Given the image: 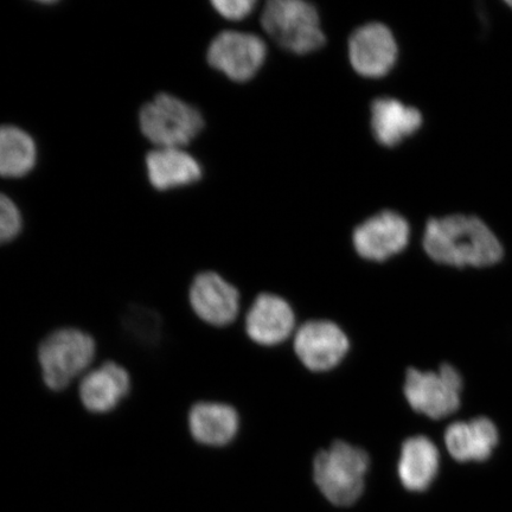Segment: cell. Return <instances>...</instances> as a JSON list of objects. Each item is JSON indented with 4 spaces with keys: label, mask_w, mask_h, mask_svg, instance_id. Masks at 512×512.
<instances>
[{
    "label": "cell",
    "mask_w": 512,
    "mask_h": 512,
    "mask_svg": "<svg viewBox=\"0 0 512 512\" xmlns=\"http://www.w3.org/2000/svg\"><path fill=\"white\" fill-rule=\"evenodd\" d=\"M145 164L150 184L159 191L188 187L201 181L203 176L198 160L177 147L151 151Z\"/></svg>",
    "instance_id": "9a60e30c"
},
{
    "label": "cell",
    "mask_w": 512,
    "mask_h": 512,
    "mask_svg": "<svg viewBox=\"0 0 512 512\" xmlns=\"http://www.w3.org/2000/svg\"><path fill=\"white\" fill-rule=\"evenodd\" d=\"M261 25L273 41L293 54H311L325 43L318 11L304 0H271L262 10Z\"/></svg>",
    "instance_id": "277c9868"
},
{
    "label": "cell",
    "mask_w": 512,
    "mask_h": 512,
    "mask_svg": "<svg viewBox=\"0 0 512 512\" xmlns=\"http://www.w3.org/2000/svg\"><path fill=\"white\" fill-rule=\"evenodd\" d=\"M296 316L285 299L271 293H262L254 300L246 316L249 338L262 347H274L293 334Z\"/></svg>",
    "instance_id": "7c38bea8"
},
{
    "label": "cell",
    "mask_w": 512,
    "mask_h": 512,
    "mask_svg": "<svg viewBox=\"0 0 512 512\" xmlns=\"http://www.w3.org/2000/svg\"><path fill=\"white\" fill-rule=\"evenodd\" d=\"M440 454L437 446L426 437L409 438L401 448L400 482L408 491L424 492L437 478Z\"/></svg>",
    "instance_id": "ac0fdd59"
},
{
    "label": "cell",
    "mask_w": 512,
    "mask_h": 512,
    "mask_svg": "<svg viewBox=\"0 0 512 512\" xmlns=\"http://www.w3.org/2000/svg\"><path fill=\"white\" fill-rule=\"evenodd\" d=\"M463 387L462 375L445 363L438 373L408 369L403 393L413 411L440 420L458 411Z\"/></svg>",
    "instance_id": "8992f818"
},
{
    "label": "cell",
    "mask_w": 512,
    "mask_h": 512,
    "mask_svg": "<svg viewBox=\"0 0 512 512\" xmlns=\"http://www.w3.org/2000/svg\"><path fill=\"white\" fill-rule=\"evenodd\" d=\"M411 228L405 217L395 211H382L355 229L352 243L363 259L382 262L405 251Z\"/></svg>",
    "instance_id": "8fae6325"
},
{
    "label": "cell",
    "mask_w": 512,
    "mask_h": 512,
    "mask_svg": "<svg viewBox=\"0 0 512 512\" xmlns=\"http://www.w3.org/2000/svg\"><path fill=\"white\" fill-rule=\"evenodd\" d=\"M95 356L96 343L87 332L75 328L51 332L37 350L43 383L53 392H62L88 373Z\"/></svg>",
    "instance_id": "3957f363"
},
{
    "label": "cell",
    "mask_w": 512,
    "mask_h": 512,
    "mask_svg": "<svg viewBox=\"0 0 512 512\" xmlns=\"http://www.w3.org/2000/svg\"><path fill=\"white\" fill-rule=\"evenodd\" d=\"M369 465L366 451L339 440L329 450L317 453L313 462V478L330 503L350 507L363 494Z\"/></svg>",
    "instance_id": "7a4b0ae2"
},
{
    "label": "cell",
    "mask_w": 512,
    "mask_h": 512,
    "mask_svg": "<svg viewBox=\"0 0 512 512\" xmlns=\"http://www.w3.org/2000/svg\"><path fill=\"white\" fill-rule=\"evenodd\" d=\"M267 57L266 43L251 32L223 31L211 41L207 60L234 82H247L259 73Z\"/></svg>",
    "instance_id": "52a82bcc"
},
{
    "label": "cell",
    "mask_w": 512,
    "mask_h": 512,
    "mask_svg": "<svg viewBox=\"0 0 512 512\" xmlns=\"http://www.w3.org/2000/svg\"><path fill=\"white\" fill-rule=\"evenodd\" d=\"M124 320L127 330L132 332L134 338L150 344L158 341L162 320L157 312L145 307L131 306Z\"/></svg>",
    "instance_id": "ffe728a7"
},
{
    "label": "cell",
    "mask_w": 512,
    "mask_h": 512,
    "mask_svg": "<svg viewBox=\"0 0 512 512\" xmlns=\"http://www.w3.org/2000/svg\"><path fill=\"white\" fill-rule=\"evenodd\" d=\"M23 227L21 211L10 197H0V240L3 243L15 240Z\"/></svg>",
    "instance_id": "44dd1931"
},
{
    "label": "cell",
    "mask_w": 512,
    "mask_h": 512,
    "mask_svg": "<svg viewBox=\"0 0 512 512\" xmlns=\"http://www.w3.org/2000/svg\"><path fill=\"white\" fill-rule=\"evenodd\" d=\"M131 392V376L118 363L108 361L88 371L79 384L83 408L93 414L114 411Z\"/></svg>",
    "instance_id": "4fadbf2b"
},
{
    "label": "cell",
    "mask_w": 512,
    "mask_h": 512,
    "mask_svg": "<svg viewBox=\"0 0 512 512\" xmlns=\"http://www.w3.org/2000/svg\"><path fill=\"white\" fill-rule=\"evenodd\" d=\"M370 125L377 142L394 147L420 130L422 114L400 100L381 98L371 105Z\"/></svg>",
    "instance_id": "e0dca14e"
},
{
    "label": "cell",
    "mask_w": 512,
    "mask_h": 512,
    "mask_svg": "<svg viewBox=\"0 0 512 512\" xmlns=\"http://www.w3.org/2000/svg\"><path fill=\"white\" fill-rule=\"evenodd\" d=\"M214 10L227 21L239 22L252 15L254 0H215L211 3Z\"/></svg>",
    "instance_id": "7402d4cb"
},
{
    "label": "cell",
    "mask_w": 512,
    "mask_h": 512,
    "mask_svg": "<svg viewBox=\"0 0 512 512\" xmlns=\"http://www.w3.org/2000/svg\"><path fill=\"white\" fill-rule=\"evenodd\" d=\"M507 4L512 8V2H508Z\"/></svg>",
    "instance_id": "603a6c76"
},
{
    "label": "cell",
    "mask_w": 512,
    "mask_h": 512,
    "mask_svg": "<svg viewBox=\"0 0 512 512\" xmlns=\"http://www.w3.org/2000/svg\"><path fill=\"white\" fill-rule=\"evenodd\" d=\"M188 427L197 444L224 447L232 444L238 437L240 415L227 403L197 402L190 408Z\"/></svg>",
    "instance_id": "5bb4252c"
},
{
    "label": "cell",
    "mask_w": 512,
    "mask_h": 512,
    "mask_svg": "<svg viewBox=\"0 0 512 512\" xmlns=\"http://www.w3.org/2000/svg\"><path fill=\"white\" fill-rule=\"evenodd\" d=\"M189 304L202 322L224 328L239 316L240 292L219 273L201 272L190 285Z\"/></svg>",
    "instance_id": "30bf717a"
},
{
    "label": "cell",
    "mask_w": 512,
    "mask_h": 512,
    "mask_svg": "<svg viewBox=\"0 0 512 512\" xmlns=\"http://www.w3.org/2000/svg\"><path fill=\"white\" fill-rule=\"evenodd\" d=\"M37 163V146L28 132L5 125L0 131V174L21 178L30 174Z\"/></svg>",
    "instance_id": "d6986e66"
},
{
    "label": "cell",
    "mask_w": 512,
    "mask_h": 512,
    "mask_svg": "<svg viewBox=\"0 0 512 512\" xmlns=\"http://www.w3.org/2000/svg\"><path fill=\"white\" fill-rule=\"evenodd\" d=\"M422 246L433 261L457 268L494 266L503 258V247L494 232L469 215L428 221Z\"/></svg>",
    "instance_id": "6da1fadb"
},
{
    "label": "cell",
    "mask_w": 512,
    "mask_h": 512,
    "mask_svg": "<svg viewBox=\"0 0 512 512\" xmlns=\"http://www.w3.org/2000/svg\"><path fill=\"white\" fill-rule=\"evenodd\" d=\"M496 425L488 418H477L469 422H456L445 432L448 453L457 462H485L498 445Z\"/></svg>",
    "instance_id": "2e32d148"
},
{
    "label": "cell",
    "mask_w": 512,
    "mask_h": 512,
    "mask_svg": "<svg viewBox=\"0 0 512 512\" xmlns=\"http://www.w3.org/2000/svg\"><path fill=\"white\" fill-rule=\"evenodd\" d=\"M350 342L335 323L311 320L300 326L294 338V351L304 366L316 373L336 368L347 356Z\"/></svg>",
    "instance_id": "9c48e42d"
},
{
    "label": "cell",
    "mask_w": 512,
    "mask_h": 512,
    "mask_svg": "<svg viewBox=\"0 0 512 512\" xmlns=\"http://www.w3.org/2000/svg\"><path fill=\"white\" fill-rule=\"evenodd\" d=\"M348 51L351 67L368 79H380L389 74L399 55L392 30L377 22L362 25L352 32Z\"/></svg>",
    "instance_id": "ba28073f"
},
{
    "label": "cell",
    "mask_w": 512,
    "mask_h": 512,
    "mask_svg": "<svg viewBox=\"0 0 512 512\" xmlns=\"http://www.w3.org/2000/svg\"><path fill=\"white\" fill-rule=\"evenodd\" d=\"M204 125L203 115L195 106L166 93L147 102L139 113L140 131L157 149H183L200 136Z\"/></svg>",
    "instance_id": "5b68a950"
}]
</instances>
